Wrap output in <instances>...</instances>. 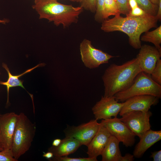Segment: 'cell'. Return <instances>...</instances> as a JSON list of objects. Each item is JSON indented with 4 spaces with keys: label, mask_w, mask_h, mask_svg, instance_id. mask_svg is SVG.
I'll list each match as a JSON object with an SVG mask.
<instances>
[{
    "label": "cell",
    "mask_w": 161,
    "mask_h": 161,
    "mask_svg": "<svg viewBox=\"0 0 161 161\" xmlns=\"http://www.w3.org/2000/svg\"><path fill=\"white\" fill-rule=\"evenodd\" d=\"M72 1H77L78 2V0H69Z\"/></svg>",
    "instance_id": "cell-38"
},
{
    "label": "cell",
    "mask_w": 161,
    "mask_h": 161,
    "mask_svg": "<svg viewBox=\"0 0 161 161\" xmlns=\"http://www.w3.org/2000/svg\"><path fill=\"white\" fill-rule=\"evenodd\" d=\"M134 157L133 154L127 153L124 156L121 157L120 161H133L134 160Z\"/></svg>",
    "instance_id": "cell-30"
},
{
    "label": "cell",
    "mask_w": 161,
    "mask_h": 161,
    "mask_svg": "<svg viewBox=\"0 0 161 161\" xmlns=\"http://www.w3.org/2000/svg\"><path fill=\"white\" fill-rule=\"evenodd\" d=\"M150 1L153 4L158 6V0H150Z\"/></svg>",
    "instance_id": "cell-36"
},
{
    "label": "cell",
    "mask_w": 161,
    "mask_h": 161,
    "mask_svg": "<svg viewBox=\"0 0 161 161\" xmlns=\"http://www.w3.org/2000/svg\"><path fill=\"white\" fill-rule=\"evenodd\" d=\"M101 123L111 135L115 137L126 147H131L134 144L135 135L117 117L102 120Z\"/></svg>",
    "instance_id": "cell-8"
},
{
    "label": "cell",
    "mask_w": 161,
    "mask_h": 161,
    "mask_svg": "<svg viewBox=\"0 0 161 161\" xmlns=\"http://www.w3.org/2000/svg\"><path fill=\"white\" fill-rule=\"evenodd\" d=\"M140 40L153 43L155 47L161 52V25L153 31L145 32L140 38Z\"/></svg>",
    "instance_id": "cell-19"
},
{
    "label": "cell",
    "mask_w": 161,
    "mask_h": 161,
    "mask_svg": "<svg viewBox=\"0 0 161 161\" xmlns=\"http://www.w3.org/2000/svg\"><path fill=\"white\" fill-rule=\"evenodd\" d=\"M45 65V63H41L27 70L21 74L17 75H12L10 73L7 65L4 63L2 64V66L7 71L8 75V80L6 82H3L0 80V85H4L7 87V104H8L9 103V92L10 88L17 86H21L27 92L23 86V83L24 80H19V78L28 73L30 72L36 68L43 66Z\"/></svg>",
    "instance_id": "cell-18"
},
{
    "label": "cell",
    "mask_w": 161,
    "mask_h": 161,
    "mask_svg": "<svg viewBox=\"0 0 161 161\" xmlns=\"http://www.w3.org/2000/svg\"><path fill=\"white\" fill-rule=\"evenodd\" d=\"M119 143L115 137L111 136L101 155L102 161H120L122 156Z\"/></svg>",
    "instance_id": "cell-17"
},
{
    "label": "cell",
    "mask_w": 161,
    "mask_h": 161,
    "mask_svg": "<svg viewBox=\"0 0 161 161\" xmlns=\"http://www.w3.org/2000/svg\"><path fill=\"white\" fill-rule=\"evenodd\" d=\"M105 0H96V11L95 15V20L99 22L103 20V11Z\"/></svg>",
    "instance_id": "cell-23"
},
{
    "label": "cell",
    "mask_w": 161,
    "mask_h": 161,
    "mask_svg": "<svg viewBox=\"0 0 161 161\" xmlns=\"http://www.w3.org/2000/svg\"><path fill=\"white\" fill-rule=\"evenodd\" d=\"M36 130L35 123H32L23 113L18 114L11 149L14 158L17 160L29 150Z\"/></svg>",
    "instance_id": "cell-4"
},
{
    "label": "cell",
    "mask_w": 161,
    "mask_h": 161,
    "mask_svg": "<svg viewBox=\"0 0 161 161\" xmlns=\"http://www.w3.org/2000/svg\"><path fill=\"white\" fill-rule=\"evenodd\" d=\"M120 14L115 0H105L103 11V20L108 18L112 15Z\"/></svg>",
    "instance_id": "cell-20"
},
{
    "label": "cell",
    "mask_w": 161,
    "mask_h": 161,
    "mask_svg": "<svg viewBox=\"0 0 161 161\" xmlns=\"http://www.w3.org/2000/svg\"><path fill=\"white\" fill-rule=\"evenodd\" d=\"M151 79L158 84L161 85V60H159L150 75Z\"/></svg>",
    "instance_id": "cell-22"
},
{
    "label": "cell",
    "mask_w": 161,
    "mask_h": 161,
    "mask_svg": "<svg viewBox=\"0 0 161 161\" xmlns=\"http://www.w3.org/2000/svg\"></svg>",
    "instance_id": "cell-43"
},
{
    "label": "cell",
    "mask_w": 161,
    "mask_h": 161,
    "mask_svg": "<svg viewBox=\"0 0 161 161\" xmlns=\"http://www.w3.org/2000/svg\"><path fill=\"white\" fill-rule=\"evenodd\" d=\"M38 0H34V2L36 1H38Z\"/></svg>",
    "instance_id": "cell-40"
},
{
    "label": "cell",
    "mask_w": 161,
    "mask_h": 161,
    "mask_svg": "<svg viewBox=\"0 0 161 161\" xmlns=\"http://www.w3.org/2000/svg\"><path fill=\"white\" fill-rule=\"evenodd\" d=\"M115 0V1H116V0Z\"/></svg>",
    "instance_id": "cell-42"
},
{
    "label": "cell",
    "mask_w": 161,
    "mask_h": 161,
    "mask_svg": "<svg viewBox=\"0 0 161 161\" xmlns=\"http://www.w3.org/2000/svg\"><path fill=\"white\" fill-rule=\"evenodd\" d=\"M159 98L149 95H142L131 97L123 102V106L119 114H123L132 111H140L147 112L151 106L157 105Z\"/></svg>",
    "instance_id": "cell-12"
},
{
    "label": "cell",
    "mask_w": 161,
    "mask_h": 161,
    "mask_svg": "<svg viewBox=\"0 0 161 161\" xmlns=\"http://www.w3.org/2000/svg\"><path fill=\"white\" fill-rule=\"evenodd\" d=\"M120 14L128 15L130 9L128 3V0H116Z\"/></svg>",
    "instance_id": "cell-25"
},
{
    "label": "cell",
    "mask_w": 161,
    "mask_h": 161,
    "mask_svg": "<svg viewBox=\"0 0 161 161\" xmlns=\"http://www.w3.org/2000/svg\"><path fill=\"white\" fill-rule=\"evenodd\" d=\"M81 145L80 142L76 139L66 136L64 138L61 140L58 146H52L49 148L48 151L52 153L55 157L68 156L74 153Z\"/></svg>",
    "instance_id": "cell-16"
},
{
    "label": "cell",
    "mask_w": 161,
    "mask_h": 161,
    "mask_svg": "<svg viewBox=\"0 0 161 161\" xmlns=\"http://www.w3.org/2000/svg\"><path fill=\"white\" fill-rule=\"evenodd\" d=\"M150 157L153 159V161H161V150L155 151L151 153Z\"/></svg>",
    "instance_id": "cell-29"
},
{
    "label": "cell",
    "mask_w": 161,
    "mask_h": 161,
    "mask_svg": "<svg viewBox=\"0 0 161 161\" xmlns=\"http://www.w3.org/2000/svg\"><path fill=\"white\" fill-rule=\"evenodd\" d=\"M100 124L95 119L78 126L69 127L65 131L66 136L74 138L81 145L87 146L97 132Z\"/></svg>",
    "instance_id": "cell-10"
},
{
    "label": "cell",
    "mask_w": 161,
    "mask_h": 161,
    "mask_svg": "<svg viewBox=\"0 0 161 161\" xmlns=\"http://www.w3.org/2000/svg\"><path fill=\"white\" fill-rule=\"evenodd\" d=\"M81 6L83 9L95 13L96 11V0H80Z\"/></svg>",
    "instance_id": "cell-26"
},
{
    "label": "cell",
    "mask_w": 161,
    "mask_h": 161,
    "mask_svg": "<svg viewBox=\"0 0 161 161\" xmlns=\"http://www.w3.org/2000/svg\"><path fill=\"white\" fill-rule=\"evenodd\" d=\"M18 114L14 112L0 115V143L4 149H11Z\"/></svg>",
    "instance_id": "cell-11"
},
{
    "label": "cell",
    "mask_w": 161,
    "mask_h": 161,
    "mask_svg": "<svg viewBox=\"0 0 161 161\" xmlns=\"http://www.w3.org/2000/svg\"><path fill=\"white\" fill-rule=\"evenodd\" d=\"M140 139L133 153L134 157L137 158L141 157L149 148L161 140V131H154L150 129Z\"/></svg>",
    "instance_id": "cell-15"
},
{
    "label": "cell",
    "mask_w": 161,
    "mask_h": 161,
    "mask_svg": "<svg viewBox=\"0 0 161 161\" xmlns=\"http://www.w3.org/2000/svg\"><path fill=\"white\" fill-rule=\"evenodd\" d=\"M158 21L156 16L147 13L137 17H123L118 14L112 18L104 19L100 28L106 32L119 31L125 33L129 37L130 45L135 49H140L142 46L141 34L157 27Z\"/></svg>",
    "instance_id": "cell-1"
},
{
    "label": "cell",
    "mask_w": 161,
    "mask_h": 161,
    "mask_svg": "<svg viewBox=\"0 0 161 161\" xmlns=\"http://www.w3.org/2000/svg\"><path fill=\"white\" fill-rule=\"evenodd\" d=\"M142 95H153L159 98L161 97V85L154 82L150 75L143 71L137 75L129 88L114 96L118 102H123L131 97Z\"/></svg>",
    "instance_id": "cell-5"
},
{
    "label": "cell",
    "mask_w": 161,
    "mask_h": 161,
    "mask_svg": "<svg viewBox=\"0 0 161 161\" xmlns=\"http://www.w3.org/2000/svg\"><path fill=\"white\" fill-rule=\"evenodd\" d=\"M52 161H97V158L95 157H79L72 158L67 156L61 157H53L51 159Z\"/></svg>",
    "instance_id": "cell-24"
},
{
    "label": "cell",
    "mask_w": 161,
    "mask_h": 161,
    "mask_svg": "<svg viewBox=\"0 0 161 161\" xmlns=\"http://www.w3.org/2000/svg\"><path fill=\"white\" fill-rule=\"evenodd\" d=\"M34 2L32 7L40 19H47L56 26L62 24L64 28L77 23L83 9L81 6L63 4L58 0H39Z\"/></svg>",
    "instance_id": "cell-3"
},
{
    "label": "cell",
    "mask_w": 161,
    "mask_h": 161,
    "mask_svg": "<svg viewBox=\"0 0 161 161\" xmlns=\"http://www.w3.org/2000/svg\"><path fill=\"white\" fill-rule=\"evenodd\" d=\"M128 3L130 10L138 6L136 0H128Z\"/></svg>",
    "instance_id": "cell-32"
},
{
    "label": "cell",
    "mask_w": 161,
    "mask_h": 161,
    "mask_svg": "<svg viewBox=\"0 0 161 161\" xmlns=\"http://www.w3.org/2000/svg\"><path fill=\"white\" fill-rule=\"evenodd\" d=\"M142 72L135 58L121 65L110 64L102 76L105 97L114 96L116 93L129 88L137 75Z\"/></svg>",
    "instance_id": "cell-2"
},
{
    "label": "cell",
    "mask_w": 161,
    "mask_h": 161,
    "mask_svg": "<svg viewBox=\"0 0 161 161\" xmlns=\"http://www.w3.org/2000/svg\"><path fill=\"white\" fill-rule=\"evenodd\" d=\"M140 49L136 58L142 71L151 75L160 59L161 52L155 47L147 44L141 46Z\"/></svg>",
    "instance_id": "cell-13"
},
{
    "label": "cell",
    "mask_w": 161,
    "mask_h": 161,
    "mask_svg": "<svg viewBox=\"0 0 161 161\" xmlns=\"http://www.w3.org/2000/svg\"><path fill=\"white\" fill-rule=\"evenodd\" d=\"M152 115L149 111L147 112L132 111L123 114L120 119L136 136L140 138L146 131L151 129L150 119Z\"/></svg>",
    "instance_id": "cell-7"
},
{
    "label": "cell",
    "mask_w": 161,
    "mask_h": 161,
    "mask_svg": "<svg viewBox=\"0 0 161 161\" xmlns=\"http://www.w3.org/2000/svg\"><path fill=\"white\" fill-rule=\"evenodd\" d=\"M80 51L83 62L89 69L96 68L101 64L108 63L110 59L115 57L96 48L91 41L86 39H84L80 43Z\"/></svg>",
    "instance_id": "cell-6"
},
{
    "label": "cell",
    "mask_w": 161,
    "mask_h": 161,
    "mask_svg": "<svg viewBox=\"0 0 161 161\" xmlns=\"http://www.w3.org/2000/svg\"><path fill=\"white\" fill-rule=\"evenodd\" d=\"M4 148L0 144V151L3 150Z\"/></svg>",
    "instance_id": "cell-37"
},
{
    "label": "cell",
    "mask_w": 161,
    "mask_h": 161,
    "mask_svg": "<svg viewBox=\"0 0 161 161\" xmlns=\"http://www.w3.org/2000/svg\"><path fill=\"white\" fill-rule=\"evenodd\" d=\"M8 20L5 19H0V24H5L8 23Z\"/></svg>",
    "instance_id": "cell-35"
},
{
    "label": "cell",
    "mask_w": 161,
    "mask_h": 161,
    "mask_svg": "<svg viewBox=\"0 0 161 161\" xmlns=\"http://www.w3.org/2000/svg\"><path fill=\"white\" fill-rule=\"evenodd\" d=\"M146 13H147L138 6L131 10L129 14L127 16L135 17L143 15Z\"/></svg>",
    "instance_id": "cell-28"
},
{
    "label": "cell",
    "mask_w": 161,
    "mask_h": 161,
    "mask_svg": "<svg viewBox=\"0 0 161 161\" xmlns=\"http://www.w3.org/2000/svg\"><path fill=\"white\" fill-rule=\"evenodd\" d=\"M138 6L147 13L155 16L158 6L152 4L150 0H136Z\"/></svg>",
    "instance_id": "cell-21"
},
{
    "label": "cell",
    "mask_w": 161,
    "mask_h": 161,
    "mask_svg": "<svg viewBox=\"0 0 161 161\" xmlns=\"http://www.w3.org/2000/svg\"><path fill=\"white\" fill-rule=\"evenodd\" d=\"M111 135L100 123L97 132L87 146L89 157L97 158L101 155Z\"/></svg>",
    "instance_id": "cell-14"
},
{
    "label": "cell",
    "mask_w": 161,
    "mask_h": 161,
    "mask_svg": "<svg viewBox=\"0 0 161 161\" xmlns=\"http://www.w3.org/2000/svg\"><path fill=\"white\" fill-rule=\"evenodd\" d=\"M0 115H1V114H0Z\"/></svg>",
    "instance_id": "cell-41"
},
{
    "label": "cell",
    "mask_w": 161,
    "mask_h": 161,
    "mask_svg": "<svg viewBox=\"0 0 161 161\" xmlns=\"http://www.w3.org/2000/svg\"><path fill=\"white\" fill-rule=\"evenodd\" d=\"M158 10L155 16L158 20L160 21L161 20V0H158Z\"/></svg>",
    "instance_id": "cell-31"
},
{
    "label": "cell",
    "mask_w": 161,
    "mask_h": 161,
    "mask_svg": "<svg viewBox=\"0 0 161 161\" xmlns=\"http://www.w3.org/2000/svg\"><path fill=\"white\" fill-rule=\"evenodd\" d=\"M14 157L11 149L0 151V161H17Z\"/></svg>",
    "instance_id": "cell-27"
},
{
    "label": "cell",
    "mask_w": 161,
    "mask_h": 161,
    "mask_svg": "<svg viewBox=\"0 0 161 161\" xmlns=\"http://www.w3.org/2000/svg\"><path fill=\"white\" fill-rule=\"evenodd\" d=\"M61 140L58 138L54 140L52 142V146H57L60 143Z\"/></svg>",
    "instance_id": "cell-34"
},
{
    "label": "cell",
    "mask_w": 161,
    "mask_h": 161,
    "mask_svg": "<svg viewBox=\"0 0 161 161\" xmlns=\"http://www.w3.org/2000/svg\"><path fill=\"white\" fill-rule=\"evenodd\" d=\"M54 156V155L52 152L48 151V152L44 153L43 155V157L47 159L50 160Z\"/></svg>",
    "instance_id": "cell-33"
},
{
    "label": "cell",
    "mask_w": 161,
    "mask_h": 161,
    "mask_svg": "<svg viewBox=\"0 0 161 161\" xmlns=\"http://www.w3.org/2000/svg\"><path fill=\"white\" fill-rule=\"evenodd\" d=\"M80 0H78V2H80Z\"/></svg>",
    "instance_id": "cell-39"
},
{
    "label": "cell",
    "mask_w": 161,
    "mask_h": 161,
    "mask_svg": "<svg viewBox=\"0 0 161 161\" xmlns=\"http://www.w3.org/2000/svg\"><path fill=\"white\" fill-rule=\"evenodd\" d=\"M123 105V102L119 103L114 96H102L92 108L95 119L106 120L117 117Z\"/></svg>",
    "instance_id": "cell-9"
}]
</instances>
